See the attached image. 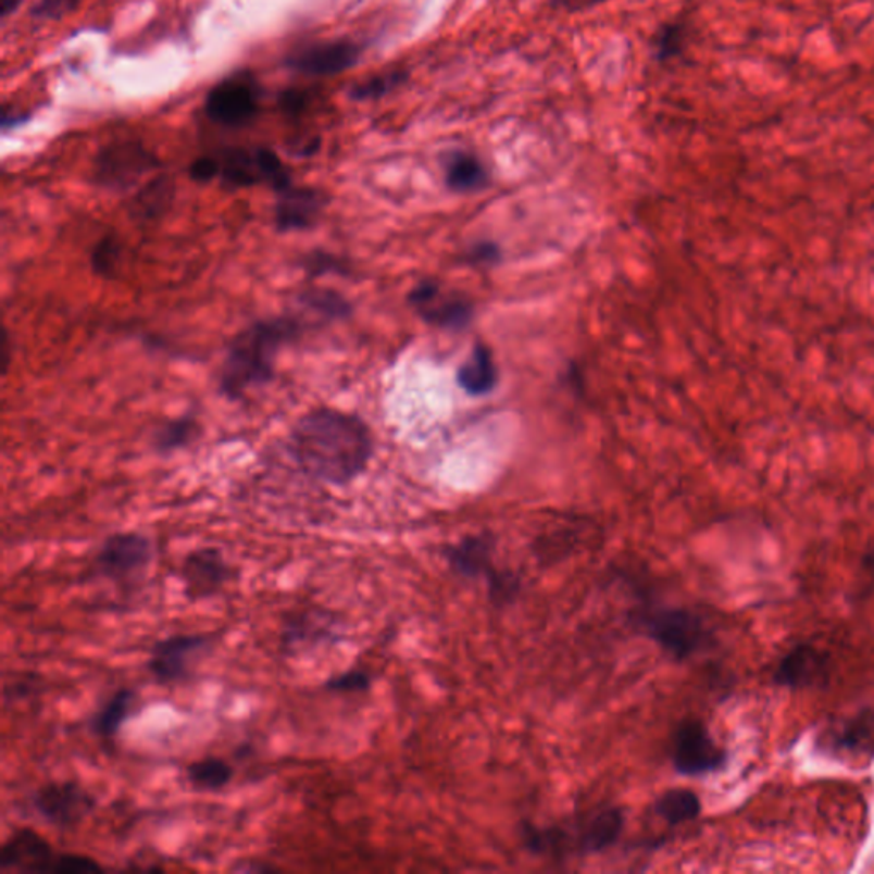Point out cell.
Wrapping results in <instances>:
<instances>
[{
	"instance_id": "obj_6",
	"label": "cell",
	"mask_w": 874,
	"mask_h": 874,
	"mask_svg": "<svg viewBox=\"0 0 874 874\" xmlns=\"http://www.w3.org/2000/svg\"><path fill=\"white\" fill-rule=\"evenodd\" d=\"M215 158L218 161V179L227 190L266 185L277 193L292 185L286 164L271 149H226Z\"/></svg>"
},
{
	"instance_id": "obj_10",
	"label": "cell",
	"mask_w": 874,
	"mask_h": 874,
	"mask_svg": "<svg viewBox=\"0 0 874 874\" xmlns=\"http://www.w3.org/2000/svg\"><path fill=\"white\" fill-rule=\"evenodd\" d=\"M178 577L188 603H200L217 598L233 583L236 571L223 549L208 545L184 557Z\"/></svg>"
},
{
	"instance_id": "obj_23",
	"label": "cell",
	"mask_w": 874,
	"mask_h": 874,
	"mask_svg": "<svg viewBox=\"0 0 874 874\" xmlns=\"http://www.w3.org/2000/svg\"><path fill=\"white\" fill-rule=\"evenodd\" d=\"M489 170L484 161L472 152L454 151L446 158V185L458 193L484 190L489 185Z\"/></svg>"
},
{
	"instance_id": "obj_39",
	"label": "cell",
	"mask_w": 874,
	"mask_h": 874,
	"mask_svg": "<svg viewBox=\"0 0 874 874\" xmlns=\"http://www.w3.org/2000/svg\"><path fill=\"white\" fill-rule=\"evenodd\" d=\"M235 871H241V873H262V871H275L277 867L272 866V864L266 863H259V861H247V863L238 864V866L233 867Z\"/></svg>"
},
{
	"instance_id": "obj_36",
	"label": "cell",
	"mask_w": 874,
	"mask_h": 874,
	"mask_svg": "<svg viewBox=\"0 0 874 874\" xmlns=\"http://www.w3.org/2000/svg\"><path fill=\"white\" fill-rule=\"evenodd\" d=\"M190 178L197 184H211L218 178V161L215 155H200L199 160L191 163Z\"/></svg>"
},
{
	"instance_id": "obj_7",
	"label": "cell",
	"mask_w": 874,
	"mask_h": 874,
	"mask_svg": "<svg viewBox=\"0 0 874 874\" xmlns=\"http://www.w3.org/2000/svg\"><path fill=\"white\" fill-rule=\"evenodd\" d=\"M212 648V639L202 633H178L155 640L149 649L146 672L155 685L178 687L193 678L197 663Z\"/></svg>"
},
{
	"instance_id": "obj_11",
	"label": "cell",
	"mask_w": 874,
	"mask_h": 874,
	"mask_svg": "<svg viewBox=\"0 0 874 874\" xmlns=\"http://www.w3.org/2000/svg\"><path fill=\"white\" fill-rule=\"evenodd\" d=\"M342 639L340 619L322 609L289 613L278 634L280 651L287 658H298L323 646L340 645Z\"/></svg>"
},
{
	"instance_id": "obj_27",
	"label": "cell",
	"mask_w": 874,
	"mask_h": 874,
	"mask_svg": "<svg viewBox=\"0 0 874 874\" xmlns=\"http://www.w3.org/2000/svg\"><path fill=\"white\" fill-rule=\"evenodd\" d=\"M520 835L526 851L533 852V854L562 858L573 851L571 834L557 825L538 827V825L525 822L521 825Z\"/></svg>"
},
{
	"instance_id": "obj_32",
	"label": "cell",
	"mask_w": 874,
	"mask_h": 874,
	"mask_svg": "<svg viewBox=\"0 0 874 874\" xmlns=\"http://www.w3.org/2000/svg\"><path fill=\"white\" fill-rule=\"evenodd\" d=\"M373 687V675L362 667H350L347 672L326 678L322 688L332 696H358L366 694Z\"/></svg>"
},
{
	"instance_id": "obj_33",
	"label": "cell",
	"mask_w": 874,
	"mask_h": 874,
	"mask_svg": "<svg viewBox=\"0 0 874 874\" xmlns=\"http://www.w3.org/2000/svg\"><path fill=\"white\" fill-rule=\"evenodd\" d=\"M685 32L679 24H666L654 40L656 57L661 62L675 59L684 50Z\"/></svg>"
},
{
	"instance_id": "obj_41",
	"label": "cell",
	"mask_w": 874,
	"mask_h": 874,
	"mask_svg": "<svg viewBox=\"0 0 874 874\" xmlns=\"http://www.w3.org/2000/svg\"><path fill=\"white\" fill-rule=\"evenodd\" d=\"M21 2H23V0H2V4H0V14H2V17L11 16L12 12L20 8Z\"/></svg>"
},
{
	"instance_id": "obj_16",
	"label": "cell",
	"mask_w": 874,
	"mask_h": 874,
	"mask_svg": "<svg viewBox=\"0 0 874 874\" xmlns=\"http://www.w3.org/2000/svg\"><path fill=\"white\" fill-rule=\"evenodd\" d=\"M409 302L417 311L422 320L460 330L472 322V302L465 298L442 295L441 287L434 283H421L410 292Z\"/></svg>"
},
{
	"instance_id": "obj_38",
	"label": "cell",
	"mask_w": 874,
	"mask_h": 874,
	"mask_svg": "<svg viewBox=\"0 0 874 874\" xmlns=\"http://www.w3.org/2000/svg\"><path fill=\"white\" fill-rule=\"evenodd\" d=\"M603 2H607V0H552V5L555 9H562V11L576 12L597 8Z\"/></svg>"
},
{
	"instance_id": "obj_1",
	"label": "cell",
	"mask_w": 874,
	"mask_h": 874,
	"mask_svg": "<svg viewBox=\"0 0 874 874\" xmlns=\"http://www.w3.org/2000/svg\"><path fill=\"white\" fill-rule=\"evenodd\" d=\"M287 449L308 477L332 487H346L366 472L374 441L366 422L358 415L316 407L290 427Z\"/></svg>"
},
{
	"instance_id": "obj_34",
	"label": "cell",
	"mask_w": 874,
	"mask_h": 874,
	"mask_svg": "<svg viewBox=\"0 0 874 874\" xmlns=\"http://www.w3.org/2000/svg\"><path fill=\"white\" fill-rule=\"evenodd\" d=\"M302 269L311 275V277H320L326 274H344L346 266L340 259L335 254L326 253V251H311L307 259L302 260Z\"/></svg>"
},
{
	"instance_id": "obj_12",
	"label": "cell",
	"mask_w": 874,
	"mask_h": 874,
	"mask_svg": "<svg viewBox=\"0 0 874 874\" xmlns=\"http://www.w3.org/2000/svg\"><path fill=\"white\" fill-rule=\"evenodd\" d=\"M673 767L687 777H700L724 767L726 751L715 744L706 724L688 720L676 727L673 738Z\"/></svg>"
},
{
	"instance_id": "obj_40",
	"label": "cell",
	"mask_w": 874,
	"mask_h": 874,
	"mask_svg": "<svg viewBox=\"0 0 874 874\" xmlns=\"http://www.w3.org/2000/svg\"><path fill=\"white\" fill-rule=\"evenodd\" d=\"M23 122H26V116H20L17 113H12L11 108H4V113H2V128H4V130L16 127V125L23 124Z\"/></svg>"
},
{
	"instance_id": "obj_20",
	"label": "cell",
	"mask_w": 874,
	"mask_h": 874,
	"mask_svg": "<svg viewBox=\"0 0 874 874\" xmlns=\"http://www.w3.org/2000/svg\"><path fill=\"white\" fill-rule=\"evenodd\" d=\"M827 673V656L811 646H798L781 661L775 672V682L787 687H808L819 684Z\"/></svg>"
},
{
	"instance_id": "obj_9",
	"label": "cell",
	"mask_w": 874,
	"mask_h": 874,
	"mask_svg": "<svg viewBox=\"0 0 874 874\" xmlns=\"http://www.w3.org/2000/svg\"><path fill=\"white\" fill-rule=\"evenodd\" d=\"M160 167V158L154 152L136 140H124L110 143L98 152L92 166V182L104 190H130L143 176Z\"/></svg>"
},
{
	"instance_id": "obj_17",
	"label": "cell",
	"mask_w": 874,
	"mask_h": 874,
	"mask_svg": "<svg viewBox=\"0 0 874 874\" xmlns=\"http://www.w3.org/2000/svg\"><path fill=\"white\" fill-rule=\"evenodd\" d=\"M361 57V47L352 41H326L304 48L287 60L289 67L310 76H335L354 67Z\"/></svg>"
},
{
	"instance_id": "obj_31",
	"label": "cell",
	"mask_w": 874,
	"mask_h": 874,
	"mask_svg": "<svg viewBox=\"0 0 874 874\" xmlns=\"http://www.w3.org/2000/svg\"><path fill=\"white\" fill-rule=\"evenodd\" d=\"M407 77H409V74L402 71V68L383 72V74H378V76H373L370 77V79L359 83L358 86H354V89L350 91V96L359 101L378 100V98L394 92L398 86H402Z\"/></svg>"
},
{
	"instance_id": "obj_19",
	"label": "cell",
	"mask_w": 874,
	"mask_h": 874,
	"mask_svg": "<svg viewBox=\"0 0 874 874\" xmlns=\"http://www.w3.org/2000/svg\"><path fill=\"white\" fill-rule=\"evenodd\" d=\"M823 747L837 756L864 757L874 753V715L859 714L834 724L822 735Z\"/></svg>"
},
{
	"instance_id": "obj_26",
	"label": "cell",
	"mask_w": 874,
	"mask_h": 874,
	"mask_svg": "<svg viewBox=\"0 0 874 874\" xmlns=\"http://www.w3.org/2000/svg\"><path fill=\"white\" fill-rule=\"evenodd\" d=\"M202 434L199 419L193 414L179 415L176 419L164 421L160 427H155L152 434V448L155 453L170 454L187 448L191 442H196Z\"/></svg>"
},
{
	"instance_id": "obj_21",
	"label": "cell",
	"mask_w": 874,
	"mask_h": 874,
	"mask_svg": "<svg viewBox=\"0 0 874 874\" xmlns=\"http://www.w3.org/2000/svg\"><path fill=\"white\" fill-rule=\"evenodd\" d=\"M625 827V813L622 808L612 807L598 811L579 832L576 844L577 854H600L621 839Z\"/></svg>"
},
{
	"instance_id": "obj_15",
	"label": "cell",
	"mask_w": 874,
	"mask_h": 874,
	"mask_svg": "<svg viewBox=\"0 0 874 874\" xmlns=\"http://www.w3.org/2000/svg\"><path fill=\"white\" fill-rule=\"evenodd\" d=\"M328 197L319 188L289 187L277 191L274 205V226L278 233H304L313 229L322 218Z\"/></svg>"
},
{
	"instance_id": "obj_42",
	"label": "cell",
	"mask_w": 874,
	"mask_h": 874,
	"mask_svg": "<svg viewBox=\"0 0 874 874\" xmlns=\"http://www.w3.org/2000/svg\"><path fill=\"white\" fill-rule=\"evenodd\" d=\"M866 565H870V567L873 569L874 571V549L871 550L870 553H867Z\"/></svg>"
},
{
	"instance_id": "obj_14",
	"label": "cell",
	"mask_w": 874,
	"mask_h": 874,
	"mask_svg": "<svg viewBox=\"0 0 874 874\" xmlns=\"http://www.w3.org/2000/svg\"><path fill=\"white\" fill-rule=\"evenodd\" d=\"M60 852L35 828L12 832L0 849V870L20 873H57Z\"/></svg>"
},
{
	"instance_id": "obj_35",
	"label": "cell",
	"mask_w": 874,
	"mask_h": 874,
	"mask_svg": "<svg viewBox=\"0 0 874 874\" xmlns=\"http://www.w3.org/2000/svg\"><path fill=\"white\" fill-rule=\"evenodd\" d=\"M83 0H40L33 8V16L38 20H60L76 11Z\"/></svg>"
},
{
	"instance_id": "obj_5",
	"label": "cell",
	"mask_w": 874,
	"mask_h": 874,
	"mask_svg": "<svg viewBox=\"0 0 874 874\" xmlns=\"http://www.w3.org/2000/svg\"><path fill=\"white\" fill-rule=\"evenodd\" d=\"M636 627L676 661L688 660L711 640L708 627L697 613L676 607L636 612Z\"/></svg>"
},
{
	"instance_id": "obj_22",
	"label": "cell",
	"mask_w": 874,
	"mask_h": 874,
	"mask_svg": "<svg viewBox=\"0 0 874 874\" xmlns=\"http://www.w3.org/2000/svg\"><path fill=\"white\" fill-rule=\"evenodd\" d=\"M175 191L172 176H155L132 199L128 205L132 218L142 224L158 223L172 209Z\"/></svg>"
},
{
	"instance_id": "obj_13",
	"label": "cell",
	"mask_w": 874,
	"mask_h": 874,
	"mask_svg": "<svg viewBox=\"0 0 874 874\" xmlns=\"http://www.w3.org/2000/svg\"><path fill=\"white\" fill-rule=\"evenodd\" d=\"M260 88L250 74H238L218 83L205 101V113L223 127H245L257 118Z\"/></svg>"
},
{
	"instance_id": "obj_28",
	"label": "cell",
	"mask_w": 874,
	"mask_h": 874,
	"mask_svg": "<svg viewBox=\"0 0 874 874\" xmlns=\"http://www.w3.org/2000/svg\"><path fill=\"white\" fill-rule=\"evenodd\" d=\"M656 815L670 825H682L700 815L702 803L699 796L690 789H670L654 803Z\"/></svg>"
},
{
	"instance_id": "obj_4",
	"label": "cell",
	"mask_w": 874,
	"mask_h": 874,
	"mask_svg": "<svg viewBox=\"0 0 874 874\" xmlns=\"http://www.w3.org/2000/svg\"><path fill=\"white\" fill-rule=\"evenodd\" d=\"M496 540L489 533L470 535L442 550L446 562L454 573L469 579H485L490 601L497 607L513 603L521 591V580L511 571L494 565Z\"/></svg>"
},
{
	"instance_id": "obj_25",
	"label": "cell",
	"mask_w": 874,
	"mask_h": 874,
	"mask_svg": "<svg viewBox=\"0 0 874 874\" xmlns=\"http://www.w3.org/2000/svg\"><path fill=\"white\" fill-rule=\"evenodd\" d=\"M236 769L223 757L208 756L188 763L185 779L193 791L218 792L235 781Z\"/></svg>"
},
{
	"instance_id": "obj_18",
	"label": "cell",
	"mask_w": 874,
	"mask_h": 874,
	"mask_svg": "<svg viewBox=\"0 0 874 874\" xmlns=\"http://www.w3.org/2000/svg\"><path fill=\"white\" fill-rule=\"evenodd\" d=\"M139 691L132 687H120L101 703L89 720L92 735L104 744H112L124 729L125 724L139 711Z\"/></svg>"
},
{
	"instance_id": "obj_24",
	"label": "cell",
	"mask_w": 874,
	"mask_h": 874,
	"mask_svg": "<svg viewBox=\"0 0 874 874\" xmlns=\"http://www.w3.org/2000/svg\"><path fill=\"white\" fill-rule=\"evenodd\" d=\"M457 379L458 385L472 397L490 394L497 385V366L492 352L485 346L475 347L465 364H461L458 370Z\"/></svg>"
},
{
	"instance_id": "obj_3",
	"label": "cell",
	"mask_w": 874,
	"mask_h": 874,
	"mask_svg": "<svg viewBox=\"0 0 874 874\" xmlns=\"http://www.w3.org/2000/svg\"><path fill=\"white\" fill-rule=\"evenodd\" d=\"M154 541L142 532H115L101 541L92 559L96 576L118 589H136L151 573Z\"/></svg>"
},
{
	"instance_id": "obj_30",
	"label": "cell",
	"mask_w": 874,
	"mask_h": 874,
	"mask_svg": "<svg viewBox=\"0 0 874 874\" xmlns=\"http://www.w3.org/2000/svg\"><path fill=\"white\" fill-rule=\"evenodd\" d=\"M122 259H124V245L115 233H107L95 242L89 254V265L95 275L110 280L118 274Z\"/></svg>"
},
{
	"instance_id": "obj_2",
	"label": "cell",
	"mask_w": 874,
	"mask_h": 874,
	"mask_svg": "<svg viewBox=\"0 0 874 874\" xmlns=\"http://www.w3.org/2000/svg\"><path fill=\"white\" fill-rule=\"evenodd\" d=\"M301 334L298 319L275 316L250 323L233 337L218 367V394L239 402L275 378L280 350Z\"/></svg>"
},
{
	"instance_id": "obj_8",
	"label": "cell",
	"mask_w": 874,
	"mask_h": 874,
	"mask_svg": "<svg viewBox=\"0 0 874 874\" xmlns=\"http://www.w3.org/2000/svg\"><path fill=\"white\" fill-rule=\"evenodd\" d=\"M33 811L60 832L76 831L98 808V798L79 781H48L29 798Z\"/></svg>"
},
{
	"instance_id": "obj_37",
	"label": "cell",
	"mask_w": 874,
	"mask_h": 874,
	"mask_svg": "<svg viewBox=\"0 0 874 874\" xmlns=\"http://www.w3.org/2000/svg\"><path fill=\"white\" fill-rule=\"evenodd\" d=\"M278 104L287 115H301L310 104V95L301 89H287L278 98Z\"/></svg>"
},
{
	"instance_id": "obj_29",
	"label": "cell",
	"mask_w": 874,
	"mask_h": 874,
	"mask_svg": "<svg viewBox=\"0 0 874 874\" xmlns=\"http://www.w3.org/2000/svg\"><path fill=\"white\" fill-rule=\"evenodd\" d=\"M299 302L308 311L322 316L325 322H340L352 314V304L340 292L332 289L304 290L299 296Z\"/></svg>"
}]
</instances>
